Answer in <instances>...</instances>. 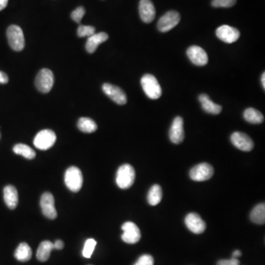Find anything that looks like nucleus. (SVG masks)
I'll return each instance as SVG.
<instances>
[{"mask_svg": "<svg viewBox=\"0 0 265 265\" xmlns=\"http://www.w3.org/2000/svg\"><path fill=\"white\" fill-rule=\"evenodd\" d=\"M136 178L134 168L130 164H125L119 167L116 173V182L118 187L127 189L132 187Z\"/></svg>", "mask_w": 265, "mask_h": 265, "instance_id": "nucleus-2", "label": "nucleus"}, {"mask_svg": "<svg viewBox=\"0 0 265 265\" xmlns=\"http://www.w3.org/2000/svg\"><path fill=\"white\" fill-rule=\"evenodd\" d=\"M181 21V15L176 10H170L161 16L158 22V31L167 33L175 28Z\"/></svg>", "mask_w": 265, "mask_h": 265, "instance_id": "nucleus-7", "label": "nucleus"}, {"mask_svg": "<svg viewBox=\"0 0 265 265\" xmlns=\"http://www.w3.org/2000/svg\"><path fill=\"white\" fill-rule=\"evenodd\" d=\"M36 86L40 92H49L54 84L53 73L48 69L40 70L36 78Z\"/></svg>", "mask_w": 265, "mask_h": 265, "instance_id": "nucleus-6", "label": "nucleus"}, {"mask_svg": "<svg viewBox=\"0 0 265 265\" xmlns=\"http://www.w3.org/2000/svg\"><path fill=\"white\" fill-rule=\"evenodd\" d=\"M8 76L3 72L0 71V83L5 84V83H8Z\"/></svg>", "mask_w": 265, "mask_h": 265, "instance_id": "nucleus-34", "label": "nucleus"}, {"mask_svg": "<svg viewBox=\"0 0 265 265\" xmlns=\"http://www.w3.org/2000/svg\"><path fill=\"white\" fill-rule=\"evenodd\" d=\"M265 73H263V76H262V84H263V88L265 89Z\"/></svg>", "mask_w": 265, "mask_h": 265, "instance_id": "nucleus-38", "label": "nucleus"}, {"mask_svg": "<svg viewBox=\"0 0 265 265\" xmlns=\"http://www.w3.org/2000/svg\"><path fill=\"white\" fill-rule=\"evenodd\" d=\"M123 233L122 239L128 244H136L140 240L141 232L139 227L132 222H127L122 226Z\"/></svg>", "mask_w": 265, "mask_h": 265, "instance_id": "nucleus-9", "label": "nucleus"}, {"mask_svg": "<svg viewBox=\"0 0 265 265\" xmlns=\"http://www.w3.org/2000/svg\"><path fill=\"white\" fill-rule=\"evenodd\" d=\"M54 249V245L50 241H44L40 244L37 253V257L40 262L47 261L50 257L51 251Z\"/></svg>", "mask_w": 265, "mask_h": 265, "instance_id": "nucleus-22", "label": "nucleus"}, {"mask_svg": "<svg viewBox=\"0 0 265 265\" xmlns=\"http://www.w3.org/2000/svg\"><path fill=\"white\" fill-rule=\"evenodd\" d=\"M54 249L56 250H61L64 248V242L61 240H57L55 241V243H53Z\"/></svg>", "mask_w": 265, "mask_h": 265, "instance_id": "nucleus-35", "label": "nucleus"}, {"mask_svg": "<svg viewBox=\"0 0 265 265\" xmlns=\"http://www.w3.org/2000/svg\"><path fill=\"white\" fill-rule=\"evenodd\" d=\"M241 255H242V253H241L240 251L237 250V251H235L233 253V258L237 259L238 257H241Z\"/></svg>", "mask_w": 265, "mask_h": 265, "instance_id": "nucleus-37", "label": "nucleus"}, {"mask_svg": "<svg viewBox=\"0 0 265 265\" xmlns=\"http://www.w3.org/2000/svg\"><path fill=\"white\" fill-rule=\"evenodd\" d=\"M7 3H8V0H0V11L7 7Z\"/></svg>", "mask_w": 265, "mask_h": 265, "instance_id": "nucleus-36", "label": "nucleus"}, {"mask_svg": "<svg viewBox=\"0 0 265 265\" xmlns=\"http://www.w3.org/2000/svg\"><path fill=\"white\" fill-rule=\"evenodd\" d=\"M232 144L238 149L250 152L254 148V143L249 136L242 132H234L230 136Z\"/></svg>", "mask_w": 265, "mask_h": 265, "instance_id": "nucleus-12", "label": "nucleus"}, {"mask_svg": "<svg viewBox=\"0 0 265 265\" xmlns=\"http://www.w3.org/2000/svg\"><path fill=\"white\" fill-rule=\"evenodd\" d=\"M185 223L189 230L192 233H196V234L203 233L206 230V223L197 213L189 214L186 217Z\"/></svg>", "mask_w": 265, "mask_h": 265, "instance_id": "nucleus-15", "label": "nucleus"}, {"mask_svg": "<svg viewBox=\"0 0 265 265\" xmlns=\"http://www.w3.org/2000/svg\"><path fill=\"white\" fill-rule=\"evenodd\" d=\"M134 265H154V259L149 254H145L139 257Z\"/></svg>", "mask_w": 265, "mask_h": 265, "instance_id": "nucleus-32", "label": "nucleus"}, {"mask_svg": "<svg viewBox=\"0 0 265 265\" xmlns=\"http://www.w3.org/2000/svg\"><path fill=\"white\" fill-rule=\"evenodd\" d=\"M66 186L70 191L77 192L83 186V178L81 171L77 167H71L67 169L64 176Z\"/></svg>", "mask_w": 265, "mask_h": 265, "instance_id": "nucleus-3", "label": "nucleus"}, {"mask_svg": "<svg viewBox=\"0 0 265 265\" xmlns=\"http://www.w3.org/2000/svg\"><path fill=\"white\" fill-rule=\"evenodd\" d=\"M139 15L145 23H151L155 17V8L151 0H141L139 6Z\"/></svg>", "mask_w": 265, "mask_h": 265, "instance_id": "nucleus-16", "label": "nucleus"}, {"mask_svg": "<svg viewBox=\"0 0 265 265\" xmlns=\"http://www.w3.org/2000/svg\"><path fill=\"white\" fill-rule=\"evenodd\" d=\"M236 2V0H212V5L215 7H230Z\"/></svg>", "mask_w": 265, "mask_h": 265, "instance_id": "nucleus-31", "label": "nucleus"}, {"mask_svg": "<svg viewBox=\"0 0 265 265\" xmlns=\"http://www.w3.org/2000/svg\"><path fill=\"white\" fill-rule=\"evenodd\" d=\"M199 101L201 103L202 108L205 112L212 114H219L222 112V106L216 104L211 100L210 97L206 94L199 96Z\"/></svg>", "mask_w": 265, "mask_h": 265, "instance_id": "nucleus-20", "label": "nucleus"}, {"mask_svg": "<svg viewBox=\"0 0 265 265\" xmlns=\"http://www.w3.org/2000/svg\"><path fill=\"white\" fill-rule=\"evenodd\" d=\"M95 34V28L87 25H80L77 28V36L79 37H91Z\"/></svg>", "mask_w": 265, "mask_h": 265, "instance_id": "nucleus-29", "label": "nucleus"}, {"mask_svg": "<svg viewBox=\"0 0 265 265\" xmlns=\"http://www.w3.org/2000/svg\"><path fill=\"white\" fill-rule=\"evenodd\" d=\"M170 139L173 143L181 144L184 139V120L181 116H177L173 120L170 130Z\"/></svg>", "mask_w": 265, "mask_h": 265, "instance_id": "nucleus-17", "label": "nucleus"}, {"mask_svg": "<svg viewBox=\"0 0 265 265\" xmlns=\"http://www.w3.org/2000/svg\"><path fill=\"white\" fill-rule=\"evenodd\" d=\"M56 142V134L52 130L46 129L40 131L36 136L34 144L36 148L41 151H46L52 148Z\"/></svg>", "mask_w": 265, "mask_h": 265, "instance_id": "nucleus-5", "label": "nucleus"}, {"mask_svg": "<svg viewBox=\"0 0 265 265\" xmlns=\"http://www.w3.org/2000/svg\"><path fill=\"white\" fill-rule=\"evenodd\" d=\"M243 116L245 120L250 123L261 124L265 120L263 114L254 108H249V109H246L244 112Z\"/></svg>", "mask_w": 265, "mask_h": 265, "instance_id": "nucleus-23", "label": "nucleus"}, {"mask_svg": "<svg viewBox=\"0 0 265 265\" xmlns=\"http://www.w3.org/2000/svg\"><path fill=\"white\" fill-rule=\"evenodd\" d=\"M251 220L256 224L264 225L265 223V205L260 203L255 206L251 214Z\"/></svg>", "mask_w": 265, "mask_h": 265, "instance_id": "nucleus-26", "label": "nucleus"}, {"mask_svg": "<svg viewBox=\"0 0 265 265\" xmlns=\"http://www.w3.org/2000/svg\"><path fill=\"white\" fill-rule=\"evenodd\" d=\"M109 39V35L106 33L101 32L94 34L88 37L86 44V49L89 53H94L97 50L99 45L105 42Z\"/></svg>", "mask_w": 265, "mask_h": 265, "instance_id": "nucleus-19", "label": "nucleus"}, {"mask_svg": "<svg viewBox=\"0 0 265 265\" xmlns=\"http://www.w3.org/2000/svg\"><path fill=\"white\" fill-rule=\"evenodd\" d=\"M162 189L158 184H155L151 187L148 194V201L151 206H156L162 199Z\"/></svg>", "mask_w": 265, "mask_h": 265, "instance_id": "nucleus-24", "label": "nucleus"}, {"mask_svg": "<svg viewBox=\"0 0 265 265\" xmlns=\"http://www.w3.org/2000/svg\"><path fill=\"white\" fill-rule=\"evenodd\" d=\"M40 205H41L42 213L46 218L51 220H54L57 218L58 214L55 209V199L51 193L45 192L42 194Z\"/></svg>", "mask_w": 265, "mask_h": 265, "instance_id": "nucleus-13", "label": "nucleus"}, {"mask_svg": "<svg viewBox=\"0 0 265 265\" xmlns=\"http://www.w3.org/2000/svg\"><path fill=\"white\" fill-rule=\"evenodd\" d=\"M4 200L7 207L15 209L19 203V194L16 187L12 185L6 186L4 188Z\"/></svg>", "mask_w": 265, "mask_h": 265, "instance_id": "nucleus-18", "label": "nucleus"}, {"mask_svg": "<svg viewBox=\"0 0 265 265\" xmlns=\"http://www.w3.org/2000/svg\"><path fill=\"white\" fill-rule=\"evenodd\" d=\"M239 261L236 258H232L230 260H220L217 265H239Z\"/></svg>", "mask_w": 265, "mask_h": 265, "instance_id": "nucleus-33", "label": "nucleus"}, {"mask_svg": "<svg viewBox=\"0 0 265 265\" xmlns=\"http://www.w3.org/2000/svg\"><path fill=\"white\" fill-rule=\"evenodd\" d=\"M32 254L31 247L25 242H22L16 248L14 253V257L18 261L25 263V262L29 261L31 260Z\"/></svg>", "mask_w": 265, "mask_h": 265, "instance_id": "nucleus-21", "label": "nucleus"}, {"mask_svg": "<svg viewBox=\"0 0 265 265\" xmlns=\"http://www.w3.org/2000/svg\"><path fill=\"white\" fill-rule=\"evenodd\" d=\"M77 128L83 133H91L97 130V125L91 118L81 117L77 122Z\"/></svg>", "mask_w": 265, "mask_h": 265, "instance_id": "nucleus-25", "label": "nucleus"}, {"mask_svg": "<svg viewBox=\"0 0 265 265\" xmlns=\"http://www.w3.org/2000/svg\"><path fill=\"white\" fill-rule=\"evenodd\" d=\"M96 245L97 242L94 239H88L86 241L83 250V256L85 258H91Z\"/></svg>", "mask_w": 265, "mask_h": 265, "instance_id": "nucleus-28", "label": "nucleus"}, {"mask_svg": "<svg viewBox=\"0 0 265 265\" xmlns=\"http://www.w3.org/2000/svg\"><path fill=\"white\" fill-rule=\"evenodd\" d=\"M187 56L190 61L196 66L203 67L206 65L209 61L206 51L199 46H191L187 49Z\"/></svg>", "mask_w": 265, "mask_h": 265, "instance_id": "nucleus-14", "label": "nucleus"}, {"mask_svg": "<svg viewBox=\"0 0 265 265\" xmlns=\"http://www.w3.org/2000/svg\"><path fill=\"white\" fill-rule=\"evenodd\" d=\"M7 37L9 44L13 50L19 52L25 47V37L20 27L10 25L7 30Z\"/></svg>", "mask_w": 265, "mask_h": 265, "instance_id": "nucleus-4", "label": "nucleus"}, {"mask_svg": "<svg viewBox=\"0 0 265 265\" xmlns=\"http://www.w3.org/2000/svg\"><path fill=\"white\" fill-rule=\"evenodd\" d=\"M13 151L17 155H22L28 159H33L36 157L35 151L25 144H17L13 147Z\"/></svg>", "mask_w": 265, "mask_h": 265, "instance_id": "nucleus-27", "label": "nucleus"}, {"mask_svg": "<svg viewBox=\"0 0 265 265\" xmlns=\"http://www.w3.org/2000/svg\"><path fill=\"white\" fill-rule=\"evenodd\" d=\"M0 139H1V133H0Z\"/></svg>", "mask_w": 265, "mask_h": 265, "instance_id": "nucleus-39", "label": "nucleus"}, {"mask_svg": "<svg viewBox=\"0 0 265 265\" xmlns=\"http://www.w3.org/2000/svg\"><path fill=\"white\" fill-rule=\"evenodd\" d=\"M141 85L146 95L152 100H157L162 94L158 80L152 75H145L141 79Z\"/></svg>", "mask_w": 265, "mask_h": 265, "instance_id": "nucleus-1", "label": "nucleus"}, {"mask_svg": "<svg viewBox=\"0 0 265 265\" xmlns=\"http://www.w3.org/2000/svg\"><path fill=\"white\" fill-rule=\"evenodd\" d=\"M85 13H86V10H85L84 7L80 6L73 11V13H71V18L77 23H80Z\"/></svg>", "mask_w": 265, "mask_h": 265, "instance_id": "nucleus-30", "label": "nucleus"}, {"mask_svg": "<svg viewBox=\"0 0 265 265\" xmlns=\"http://www.w3.org/2000/svg\"><path fill=\"white\" fill-rule=\"evenodd\" d=\"M214 175V168L211 164L202 163L193 167L190 171L189 176L194 181H205L212 178Z\"/></svg>", "mask_w": 265, "mask_h": 265, "instance_id": "nucleus-8", "label": "nucleus"}, {"mask_svg": "<svg viewBox=\"0 0 265 265\" xmlns=\"http://www.w3.org/2000/svg\"><path fill=\"white\" fill-rule=\"evenodd\" d=\"M216 36L220 40L227 44L236 42L239 37L240 33L236 28L229 25H222L217 29Z\"/></svg>", "mask_w": 265, "mask_h": 265, "instance_id": "nucleus-10", "label": "nucleus"}, {"mask_svg": "<svg viewBox=\"0 0 265 265\" xmlns=\"http://www.w3.org/2000/svg\"><path fill=\"white\" fill-rule=\"evenodd\" d=\"M103 91L109 98L112 99L116 104L125 105L128 101L125 91L122 88L114 86V85L104 83L103 86Z\"/></svg>", "mask_w": 265, "mask_h": 265, "instance_id": "nucleus-11", "label": "nucleus"}]
</instances>
